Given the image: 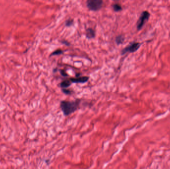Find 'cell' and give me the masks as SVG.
<instances>
[{
  "mask_svg": "<svg viewBox=\"0 0 170 169\" xmlns=\"http://www.w3.org/2000/svg\"><path fill=\"white\" fill-rule=\"evenodd\" d=\"M141 46V44L139 42H132L122 50V54L124 55L127 53H133L137 51Z\"/></svg>",
  "mask_w": 170,
  "mask_h": 169,
  "instance_id": "277c9868",
  "label": "cell"
},
{
  "mask_svg": "<svg viewBox=\"0 0 170 169\" xmlns=\"http://www.w3.org/2000/svg\"><path fill=\"white\" fill-rule=\"evenodd\" d=\"M124 38L122 35L117 36L116 37V39H115L116 42H117V43L118 45H119V44L122 43L124 42Z\"/></svg>",
  "mask_w": 170,
  "mask_h": 169,
  "instance_id": "ba28073f",
  "label": "cell"
},
{
  "mask_svg": "<svg viewBox=\"0 0 170 169\" xmlns=\"http://www.w3.org/2000/svg\"><path fill=\"white\" fill-rule=\"evenodd\" d=\"M62 92L67 95H70L71 94V91L69 89H66V88L62 89Z\"/></svg>",
  "mask_w": 170,
  "mask_h": 169,
  "instance_id": "7c38bea8",
  "label": "cell"
},
{
  "mask_svg": "<svg viewBox=\"0 0 170 169\" xmlns=\"http://www.w3.org/2000/svg\"><path fill=\"white\" fill-rule=\"evenodd\" d=\"M150 16V13L148 11H143L140 16L139 19L137 23V29L138 30H140L142 29L144 24L148 21Z\"/></svg>",
  "mask_w": 170,
  "mask_h": 169,
  "instance_id": "3957f363",
  "label": "cell"
},
{
  "mask_svg": "<svg viewBox=\"0 0 170 169\" xmlns=\"http://www.w3.org/2000/svg\"><path fill=\"white\" fill-rule=\"evenodd\" d=\"M63 53V51L61 50V49H57V50H55L53 52H52L51 54L50 55V56H55V55H59Z\"/></svg>",
  "mask_w": 170,
  "mask_h": 169,
  "instance_id": "30bf717a",
  "label": "cell"
},
{
  "mask_svg": "<svg viewBox=\"0 0 170 169\" xmlns=\"http://www.w3.org/2000/svg\"><path fill=\"white\" fill-rule=\"evenodd\" d=\"M89 77L88 76H79L76 78H71L70 81L72 83H84L85 82H87L89 81Z\"/></svg>",
  "mask_w": 170,
  "mask_h": 169,
  "instance_id": "5b68a950",
  "label": "cell"
},
{
  "mask_svg": "<svg viewBox=\"0 0 170 169\" xmlns=\"http://www.w3.org/2000/svg\"><path fill=\"white\" fill-rule=\"evenodd\" d=\"M103 1L102 0H89L87 2V6L91 11H97L102 8Z\"/></svg>",
  "mask_w": 170,
  "mask_h": 169,
  "instance_id": "7a4b0ae2",
  "label": "cell"
},
{
  "mask_svg": "<svg viewBox=\"0 0 170 169\" xmlns=\"http://www.w3.org/2000/svg\"><path fill=\"white\" fill-rule=\"evenodd\" d=\"M112 7H113V9L114 11H120L122 10V6L121 5L118 4H115L112 6Z\"/></svg>",
  "mask_w": 170,
  "mask_h": 169,
  "instance_id": "9c48e42d",
  "label": "cell"
},
{
  "mask_svg": "<svg viewBox=\"0 0 170 169\" xmlns=\"http://www.w3.org/2000/svg\"><path fill=\"white\" fill-rule=\"evenodd\" d=\"M95 31L92 28H89L86 30V36L87 38H93L95 37Z\"/></svg>",
  "mask_w": 170,
  "mask_h": 169,
  "instance_id": "8992f818",
  "label": "cell"
},
{
  "mask_svg": "<svg viewBox=\"0 0 170 169\" xmlns=\"http://www.w3.org/2000/svg\"><path fill=\"white\" fill-rule=\"evenodd\" d=\"M74 23V20L72 19H68L66 21V23H65V25L66 26H68V27H69V26H71Z\"/></svg>",
  "mask_w": 170,
  "mask_h": 169,
  "instance_id": "8fae6325",
  "label": "cell"
},
{
  "mask_svg": "<svg viewBox=\"0 0 170 169\" xmlns=\"http://www.w3.org/2000/svg\"><path fill=\"white\" fill-rule=\"evenodd\" d=\"M60 73L61 74L62 76H68V75L67 74L66 72H65V71H64V70H60Z\"/></svg>",
  "mask_w": 170,
  "mask_h": 169,
  "instance_id": "4fadbf2b",
  "label": "cell"
},
{
  "mask_svg": "<svg viewBox=\"0 0 170 169\" xmlns=\"http://www.w3.org/2000/svg\"><path fill=\"white\" fill-rule=\"evenodd\" d=\"M81 100L76 99L75 101L63 100L60 102V108L64 116H70V115L77 111L80 108Z\"/></svg>",
  "mask_w": 170,
  "mask_h": 169,
  "instance_id": "6da1fadb",
  "label": "cell"
},
{
  "mask_svg": "<svg viewBox=\"0 0 170 169\" xmlns=\"http://www.w3.org/2000/svg\"><path fill=\"white\" fill-rule=\"evenodd\" d=\"M71 84L72 82L70 79H67V80L63 81L60 84H61V87L62 88V89H64L70 86L71 85Z\"/></svg>",
  "mask_w": 170,
  "mask_h": 169,
  "instance_id": "52a82bcc",
  "label": "cell"
}]
</instances>
